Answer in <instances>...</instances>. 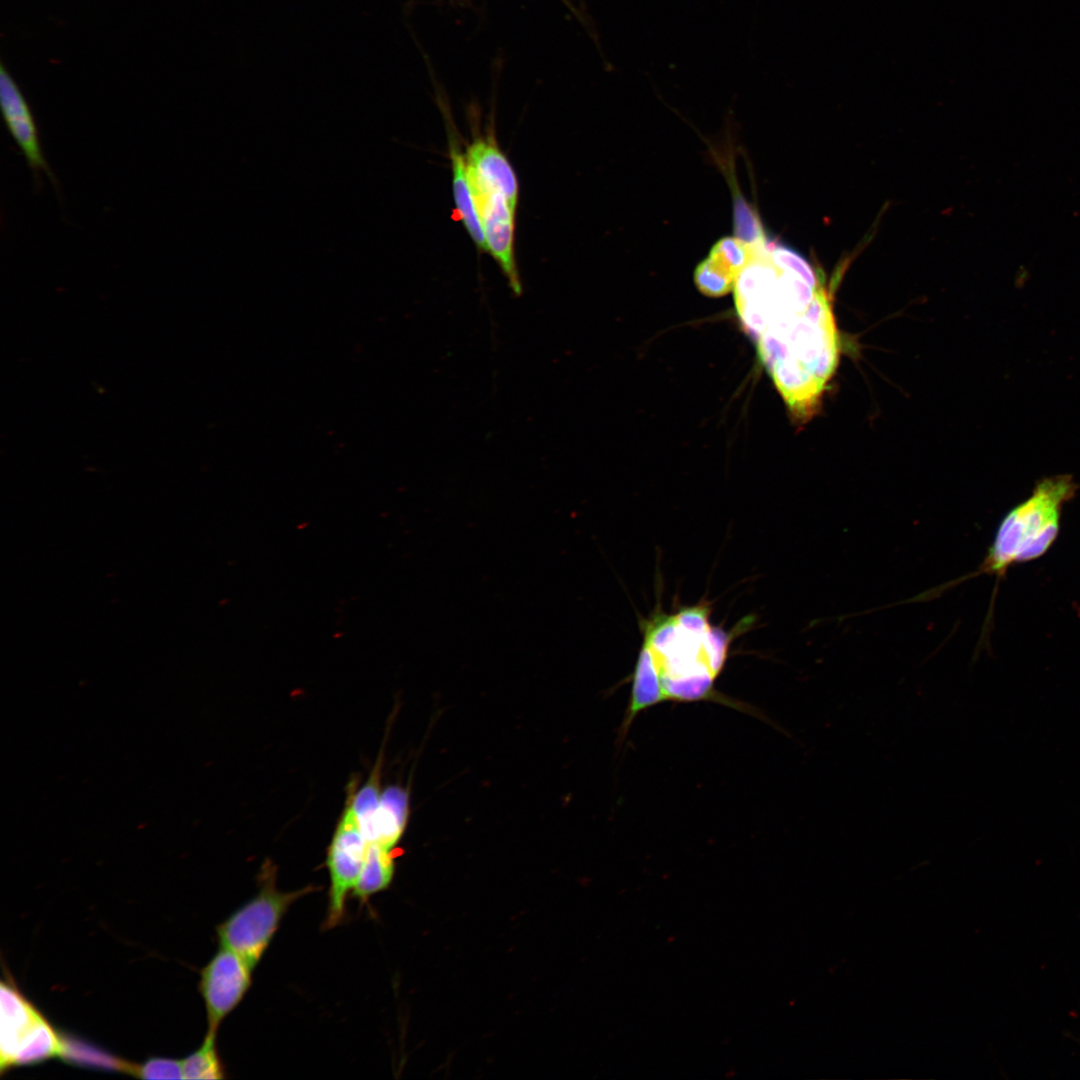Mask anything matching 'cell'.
I'll use <instances>...</instances> for the list:
<instances>
[{
  "mask_svg": "<svg viewBox=\"0 0 1080 1080\" xmlns=\"http://www.w3.org/2000/svg\"><path fill=\"white\" fill-rule=\"evenodd\" d=\"M705 602L674 613L658 609L642 619V644L632 674L629 705L622 730L635 717L664 701L713 700L714 684L732 641L752 624L746 617L731 630L713 625Z\"/></svg>",
  "mask_w": 1080,
  "mask_h": 1080,
  "instance_id": "obj_1",
  "label": "cell"
},
{
  "mask_svg": "<svg viewBox=\"0 0 1080 1080\" xmlns=\"http://www.w3.org/2000/svg\"><path fill=\"white\" fill-rule=\"evenodd\" d=\"M1078 490L1069 474L1041 479L1031 494L1010 509L1002 518L991 546L978 568L968 575L924 592L926 599L982 574L997 577L998 583L1008 569L1042 557L1056 541L1063 507Z\"/></svg>",
  "mask_w": 1080,
  "mask_h": 1080,
  "instance_id": "obj_2",
  "label": "cell"
},
{
  "mask_svg": "<svg viewBox=\"0 0 1080 1080\" xmlns=\"http://www.w3.org/2000/svg\"><path fill=\"white\" fill-rule=\"evenodd\" d=\"M259 890L217 926L220 946L240 955L253 969L269 947L280 923L291 905L316 887L296 891H280L276 886V869L265 863L259 875Z\"/></svg>",
  "mask_w": 1080,
  "mask_h": 1080,
  "instance_id": "obj_3",
  "label": "cell"
},
{
  "mask_svg": "<svg viewBox=\"0 0 1080 1080\" xmlns=\"http://www.w3.org/2000/svg\"><path fill=\"white\" fill-rule=\"evenodd\" d=\"M369 844L352 809L347 805L327 849L326 866L330 878L325 919L327 929L337 926L344 919L346 900L359 878Z\"/></svg>",
  "mask_w": 1080,
  "mask_h": 1080,
  "instance_id": "obj_4",
  "label": "cell"
},
{
  "mask_svg": "<svg viewBox=\"0 0 1080 1080\" xmlns=\"http://www.w3.org/2000/svg\"><path fill=\"white\" fill-rule=\"evenodd\" d=\"M253 968L236 952L220 946L202 969L199 990L205 1003L208 1030L217 1032L252 984Z\"/></svg>",
  "mask_w": 1080,
  "mask_h": 1080,
  "instance_id": "obj_5",
  "label": "cell"
},
{
  "mask_svg": "<svg viewBox=\"0 0 1080 1080\" xmlns=\"http://www.w3.org/2000/svg\"><path fill=\"white\" fill-rule=\"evenodd\" d=\"M1 106L6 126L22 152L32 173L35 185L41 183L45 174L54 188L59 183L44 156L38 128L33 113L11 76L2 68L0 73Z\"/></svg>",
  "mask_w": 1080,
  "mask_h": 1080,
  "instance_id": "obj_6",
  "label": "cell"
},
{
  "mask_svg": "<svg viewBox=\"0 0 1080 1080\" xmlns=\"http://www.w3.org/2000/svg\"><path fill=\"white\" fill-rule=\"evenodd\" d=\"M480 218L486 248L504 273L515 295H521L522 285L514 256L513 208L500 193L473 195Z\"/></svg>",
  "mask_w": 1080,
  "mask_h": 1080,
  "instance_id": "obj_7",
  "label": "cell"
},
{
  "mask_svg": "<svg viewBox=\"0 0 1080 1080\" xmlns=\"http://www.w3.org/2000/svg\"><path fill=\"white\" fill-rule=\"evenodd\" d=\"M465 160L472 195L500 193L516 209L518 181L511 164L493 138H476L468 147Z\"/></svg>",
  "mask_w": 1080,
  "mask_h": 1080,
  "instance_id": "obj_8",
  "label": "cell"
},
{
  "mask_svg": "<svg viewBox=\"0 0 1080 1080\" xmlns=\"http://www.w3.org/2000/svg\"><path fill=\"white\" fill-rule=\"evenodd\" d=\"M1 1071L12 1067L14 1056L28 1033L43 1017L9 982L1 983Z\"/></svg>",
  "mask_w": 1080,
  "mask_h": 1080,
  "instance_id": "obj_9",
  "label": "cell"
},
{
  "mask_svg": "<svg viewBox=\"0 0 1080 1080\" xmlns=\"http://www.w3.org/2000/svg\"><path fill=\"white\" fill-rule=\"evenodd\" d=\"M743 267L741 251L731 242L720 239L696 268V286L706 296H723L733 289Z\"/></svg>",
  "mask_w": 1080,
  "mask_h": 1080,
  "instance_id": "obj_10",
  "label": "cell"
},
{
  "mask_svg": "<svg viewBox=\"0 0 1080 1080\" xmlns=\"http://www.w3.org/2000/svg\"><path fill=\"white\" fill-rule=\"evenodd\" d=\"M408 815V791L398 785L389 786L381 793L376 813L363 833L369 843L393 849L406 828Z\"/></svg>",
  "mask_w": 1080,
  "mask_h": 1080,
  "instance_id": "obj_11",
  "label": "cell"
},
{
  "mask_svg": "<svg viewBox=\"0 0 1080 1080\" xmlns=\"http://www.w3.org/2000/svg\"><path fill=\"white\" fill-rule=\"evenodd\" d=\"M450 158L453 173V194L457 216L464 224L468 234L477 247L481 250H487L480 218L467 177L465 155L461 153L457 142H450Z\"/></svg>",
  "mask_w": 1080,
  "mask_h": 1080,
  "instance_id": "obj_12",
  "label": "cell"
},
{
  "mask_svg": "<svg viewBox=\"0 0 1080 1080\" xmlns=\"http://www.w3.org/2000/svg\"><path fill=\"white\" fill-rule=\"evenodd\" d=\"M395 871L392 849L370 843L366 859L352 891L354 897L366 901L372 895L388 888Z\"/></svg>",
  "mask_w": 1080,
  "mask_h": 1080,
  "instance_id": "obj_13",
  "label": "cell"
},
{
  "mask_svg": "<svg viewBox=\"0 0 1080 1080\" xmlns=\"http://www.w3.org/2000/svg\"><path fill=\"white\" fill-rule=\"evenodd\" d=\"M62 1052L63 1039L43 1017L20 1044L12 1066L38 1064Z\"/></svg>",
  "mask_w": 1080,
  "mask_h": 1080,
  "instance_id": "obj_14",
  "label": "cell"
},
{
  "mask_svg": "<svg viewBox=\"0 0 1080 1080\" xmlns=\"http://www.w3.org/2000/svg\"><path fill=\"white\" fill-rule=\"evenodd\" d=\"M216 1034L207 1031L204 1041L182 1063L184 1079H223L225 1071L216 1047Z\"/></svg>",
  "mask_w": 1080,
  "mask_h": 1080,
  "instance_id": "obj_15",
  "label": "cell"
},
{
  "mask_svg": "<svg viewBox=\"0 0 1080 1080\" xmlns=\"http://www.w3.org/2000/svg\"><path fill=\"white\" fill-rule=\"evenodd\" d=\"M380 768L381 759H379L369 779L360 790L351 795L348 804L363 832L369 827L380 803L382 793L380 792Z\"/></svg>",
  "mask_w": 1080,
  "mask_h": 1080,
  "instance_id": "obj_16",
  "label": "cell"
},
{
  "mask_svg": "<svg viewBox=\"0 0 1080 1080\" xmlns=\"http://www.w3.org/2000/svg\"><path fill=\"white\" fill-rule=\"evenodd\" d=\"M132 1075L143 1079H183L182 1063L166 1058H150L141 1065H133Z\"/></svg>",
  "mask_w": 1080,
  "mask_h": 1080,
  "instance_id": "obj_17",
  "label": "cell"
},
{
  "mask_svg": "<svg viewBox=\"0 0 1080 1080\" xmlns=\"http://www.w3.org/2000/svg\"><path fill=\"white\" fill-rule=\"evenodd\" d=\"M562 1H563V2L565 3V4H567V5L569 4V1H568V0H562Z\"/></svg>",
  "mask_w": 1080,
  "mask_h": 1080,
  "instance_id": "obj_18",
  "label": "cell"
}]
</instances>
